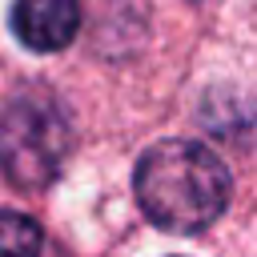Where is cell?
Masks as SVG:
<instances>
[{
    "label": "cell",
    "instance_id": "6da1fadb",
    "mask_svg": "<svg viewBox=\"0 0 257 257\" xmlns=\"http://www.w3.org/2000/svg\"><path fill=\"white\" fill-rule=\"evenodd\" d=\"M137 205L165 233H201L229 205V169L225 161L185 137L157 141L137 161Z\"/></svg>",
    "mask_w": 257,
    "mask_h": 257
},
{
    "label": "cell",
    "instance_id": "3957f363",
    "mask_svg": "<svg viewBox=\"0 0 257 257\" xmlns=\"http://www.w3.org/2000/svg\"><path fill=\"white\" fill-rule=\"evenodd\" d=\"M12 32L32 52H60L80 28V0H16Z\"/></svg>",
    "mask_w": 257,
    "mask_h": 257
},
{
    "label": "cell",
    "instance_id": "277c9868",
    "mask_svg": "<svg viewBox=\"0 0 257 257\" xmlns=\"http://www.w3.org/2000/svg\"><path fill=\"white\" fill-rule=\"evenodd\" d=\"M40 241V225L28 213L0 209V253H36Z\"/></svg>",
    "mask_w": 257,
    "mask_h": 257
},
{
    "label": "cell",
    "instance_id": "7a4b0ae2",
    "mask_svg": "<svg viewBox=\"0 0 257 257\" xmlns=\"http://www.w3.org/2000/svg\"><path fill=\"white\" fill-rule=\"evenodd\" d=\"M72 149L68 108L44 92L24 88L0 112V169L16 189H48Z\"/></svg>",
    "mask_w": 257,
    "mask_h": 257
}]
</instances>
